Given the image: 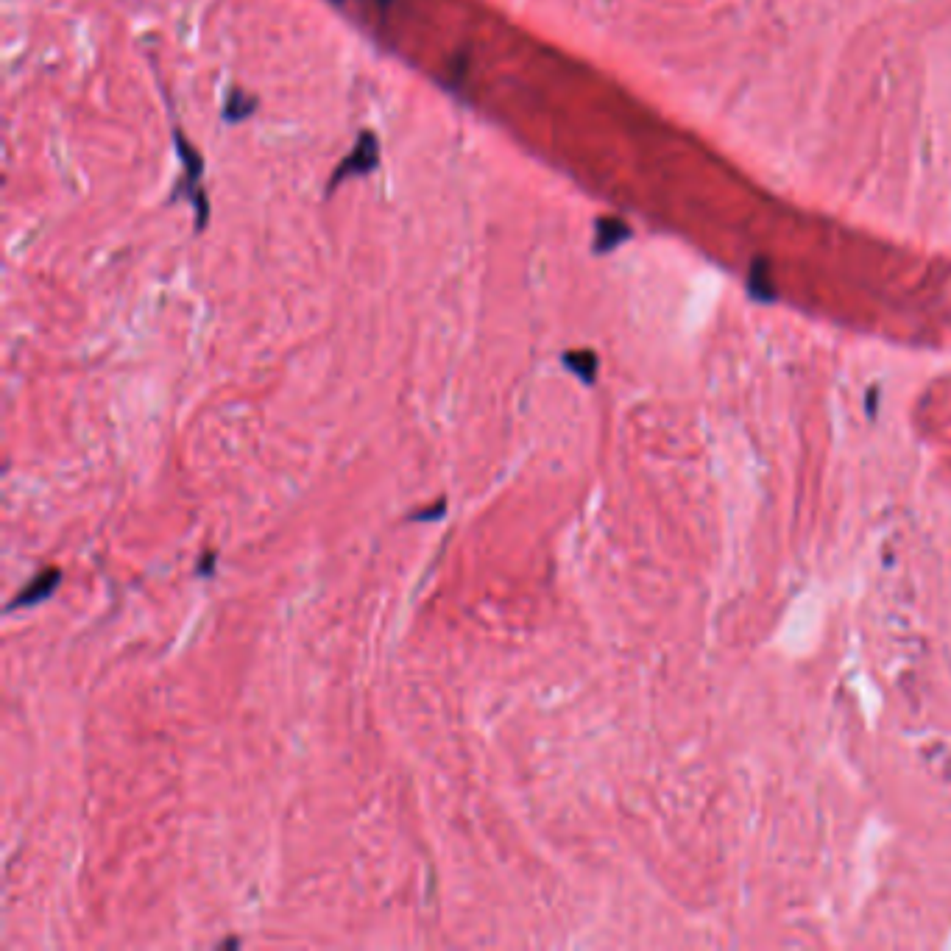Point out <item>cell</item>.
<instances>
[{
    "instance_id": "cell-1",
    "label": "cell",
    "mask_w": 951,
    "mask_h": 951,
    "mask_svg": "<svg viewBox=\"0 0 951 951\" xmlns=\"http://www.w3.org/2000/svg\"><path fill=\"white\" fill-rule=\"evenodd\" d=\"M377 162H380V146H377V137H374L371 132L360 134V140L355 143V148L346 154L344 162L338 165V171L332 173L330 187L341 185L346 176H363V173H371L374 168H377Z\"/></svg>"
},
{
    "instance_id": "cell-2",
    "label": "cell",
    "mask_w": 951,
    "mask_h": 951,
    "mask_svg": "<svg viewBox=\"0 0 951 951\" xmlns=\"http://www.w3.org/2000/svg\"><path fill=\"white\" fill-rule=\"evenodd\" d=\"M59 583H62V572H59V569H56V567L42 569V572H37V575H34V578H31V581H28L26 586H23V589L17 592V597H14L12 603H9V608H6V611H14V608L40 606V603H45V600H48L53 592H56V586H59Z\"/></svg>"
},
{
    "instance_id": "cell-3",
    "label": "cell",
    "mask_w": 951,
    "mask_h": 951,
    "mask_svg": "<svg viewBox=\"0 0 951 951\" xmlns=\"http://www.w3.org/2000/svg\"><path fill=\"white\" fill-rule=\"evenodd\" d=\"M176 148L182 151V157H185V185L187 190L196 201V210H199V226L204 224V218H207V204H204V193H199V179H201V157L193 151V148L187 146V140L182 134L176 132ZM182 193V196H185Z\"/></svg>"
},
{
    "instance_id": "cell-4",
    "label": "cell",
    "mask_w": 951,
    "mask_h": 951,
    "mask_svg": "<svg viewBox=\"0 0 951 951\" xmlns=\"http://www.w3.org/2000/svg\"><path fill=\"white\" fill-rule=\"evenodd\" d=\"M564 363H567L569 371H575V374L581 377L583 383H592V380H595L597 357L592 355V352H569V355H564Z\"/></svg>"
},
{
    "instance_id": "cell-5",
    "label": "cell",
    "mask_w": 951,
    "mask_h": 951,
    "mask_svg": "<svg viewBox=\"0 0 951 951\" xmlns=\"http://www.w3.org/2000/svg\"><path fill=\"white\" fill-rule=\"evenodd\" d=\"M625 238H628L625 224H620V221H603V224L597 226V251L614 249V246Z\"/></svg>"
},
{
    "instance_id": "cell-6",
    "label": "cell",
    "mask_w": 951,
    "mask_h": 951,
    "mask_svg": "<svg viewBox=\"0 0 951 951\" xmlns=\"http://www.w3.org/2000/svg\"><path fill=\"white\" fill-rule=\"evenodd\" d=\"M254 106H257V101L249 98L246 93H229L224 106V118L229 120V123H238V120L249 118V112Z\"/></svg>"
},
{
    "instance_id": "cell-7",
    "label": "cell",
    "mask_w": 951,
    "mask_h": 951,
    "mask_svg": "<svg viewBox=\"0 0 951 951\" xmlns=\"http://www.w3.org/2000/svg\"><path fill=\"white\" fill-rule=\"evenodd\" d=\"M444 514H447V500H438L433 511H416V514H410V519L413 522H433V519H441Z\"/></svg>"
},
{
    "instance_id": "cell-8",
    "label": "cell",
    "mask_w": 951,
    "mask_h": 951,
    "mask_svg": "<svg viewBox=\"0 0 951 951\" xmlns=\"http://www.w3.org/2000/svg\"><path fill=\"white\" fill-rule=\"evenodd\" d=\"M212 567H215V553H207L204 561H199V575H212Z\"/></svg>"
},
{
    "instance_id": "cell-9",
    "label": "cell",
    "mask_w": 951,
    "mask_h": 951,
    "mask_svg": "<svg viewBox=\"0 0 951 951\" xmlns=\"http://www.w3.org/2000/svg\"><path fill=\"white\" fill-rule=\"evenodd\" d=\"M374 3H377V6H388L391 0H374Z\"/></svg>"
}]
</instances>
